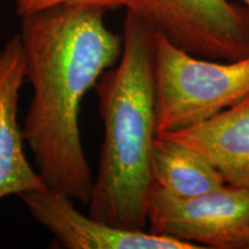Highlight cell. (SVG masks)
Returning a JSON list of instances; mask_svg holds the SVG:
<instances>
[{
    "mask_svg": "<svg viewBox=\"0 0 249 249\" xmlns=\"http://www.w3.org/2000/svg\"><path fill=\"white\" fill-rule=\"evenodd\" d=\"M151 171L152 186L179 198L193 197L226 185L207 158L161 135L155 138Z\"/></svg>",
    "mask_w": 249,
    "mask_h": 249,
    "instance_id": "9c48e42d",
    "label": "cell"
},
{
    "mask_svg": "<svg viewBox=\"0 0 249 249\" xmlns=\"http://www.w3.org/2000/svg\"><path fill=\"white\" fill-rule=\"evenodd\" d=\"M62 4H77L92 6L103 9H114L124 6V0H15L17 13L20 18L34 12L53 7Z\"/></svg>",
    "mask_w": 249,
    "mask_h": 249,
    "instance_id": "30bf717a",
    "label": "cell"
},
{
    "mask_svg": "<svg viewBox=\"0 0 249 249\" xmlns=\"http://www.w3.org/2000/svg\"><path fill=\"white\" fill-rule=\"evenodd\" d=\"M107 9L62 4L21 18L24 76L33 98L22 132L48 188L88 204L93 179L82 147L80 108L86 93L123 53V36Z\"/></svg>",
    "mask_w": 249,
    "mask_h": 249,
    "instance_id": "6da1fadb",
    "label": "cell"
},
{
    "mask_svg": "<svg viewBox=\"0 0 249 249\" xmlns=\"http://www.w3.org/2000/svg\"><path fill=\"white\" fill-rule=\"evenodd\" d=\"M156 134L205 121L249 95V55L234 61L195 57L155 33Z\"/></svg>",
    "mask_w": 249,
    "mask_h": 249,
    "instance_id": "3957f363",
    "label": "cell"
},
{
    "mask_svg": "<svg viewBox=\"0 0 249 249\" xmlns=\"http://www.w3.org/2000/svg\"><path fill=\"white\" fill-rule=\"evenodd\" d=\"M124 8L195 57L234 61L249 55V8L229 0H124Z\"/></svg>",
    "mask_w": 249,
    "mask_h": 249,
    "instance_id": "277c9868",
    "label": "cell"
},
{
    "mask_svg": "<svg viewBox=\"0 0 249 249\" xmlns=\"http://www.w3.org/2000/svg\"><path fill=\"white\" fill-rule=\"evenodd\" d=\"M120 61L96 83L104 142L88 214L110 225L144 230L156 138L155 33L127 12Z\"/></svg>",
    "mask_w": 249,
    "mask_h": 249,
    "instance_id": "7a4b0ae2",
    "label": "cell"
},
{
    "mask_svg": "<svg viewBox=\"0 0 249 249\" xmlns=\"http://www.w3.org/2000/svg\"><path fill=\"white\" fill-rule=\"evenodd\" d=\"M149 232L202 248L245 249L249 233V189L225 185L216 191L179 198L152 186Z\"/></svg>",
    "mask_w": 249,
    "mask_h": 249,
    "instance_id": "5b68a950",
    "label": "cell"
},
{
    "mask_svg": "<svg viewBox=\"0 0 249 249\" xmlns=\"http://www.w3.org/2000/svg\"><path fill=\"white\" fill-rule=\"evenodd\" d=\"M240 1L244 4L245 6H247V7L249 8V0H240Z\"/></svg>",
    "mask_w": 249,
    "mask_h": 249,
    "instance_id": "7c38bea8",
    "label": "cell"
},
{
    "mask_svg": "<svg viewBox=\"0 0 249 249\" xmlns=\"http://www.w3.org/2000/svg\"><path fill=\"white\" fill-rule=\"evenodd\" d=\"M245 249H249V233H248V235H247V240H246Z\"/></svg>",
    "mask_w": 249,
    "mask_h": 249,
    "instance_id": "8fae6325",
    "label": "cell"
},
{
    "mask_svg": "<svg viewBox=\"0 0 249 249\" xmlns=\"http://www.w3.org/2000/svg\"><path fill=\"white\" fill-rule=\"evenodd\" d=\"M24 57L18 35L0 50V200L46 188L24 151L22 126L18 120Z\"/></svg>",
    "mask_w": 249,
    "mask_h": 249,
    "instance_id": "52a82bcc",
    "label": "cell"
},
{
    "mask_svg": "<svg viewBox=\"0 0 249 249\" xmlns=\"http://www.w3.org/2000/svg\"><path fill=\"white\" fill-rule=\"evenodd\" d=\"M158 135L197 151L226 185L249 189V95L210 119Z\"/></svg>",
    "mask_w": 249,
    "mask_h": 249,
    "instance_id": "ba28073f",
    "label": "cell"
},
{
    "mask_svg": "<svg viewBox=\"0 0 249 249\" xmlns=\"http://www.w3.org/2000/svg\"><path fill=\"white\" fill-rule=\"evenodd\" d=\"M37 223L49 230L55 242L68 249H201V246L156 235L144 230L110 225L82 214L70 196L51 188L20 195Z\"/></svg>",
    "mask_w": 249,
    "mask_h": 249,
    "instance_id": "8992f818",
    "label": "cell"
}]
</instances>
